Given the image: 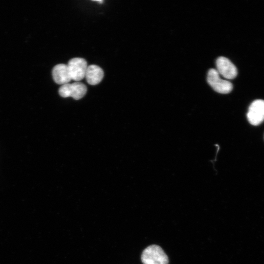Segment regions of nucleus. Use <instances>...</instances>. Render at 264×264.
<instances>
[{
  "label": "nucleus",
  "mask_w": 264,
  "mask_h": 264,
  "mask_svg": "<svg viewBox=\"0 0 264 264\" xmlns=\"http://www.w3.org/2000/svg\"><path fill=\"white\" fill-rule=\"evenodd\" d=\"M217 71L225 78L232 79L237 75L235 66L227 58L220 57L217 60Z\"/></svg>",
  "instance_id": "nucleus-6"
},
{
  "label": "nucleus",
  "mask_w": 264,
  "mask_h": 264,
  "mask_svg": "<svg viewBox=\"0 0 264 264\" xmlns=\"http://www.w3.org/2000/svg\"><path fill=\"white\" fill-rule=\"evenodd\" d=\"M207 81L216 91L220 93H228L233 88L232 84L227 80L222 79L219 72L215 69L209 70Z\"/></svg>",
  "instance_id": "nucleus-3"
},
{
  "label": "nucleus",
  "mask_w": 264,
  "mask_h": 264,
  "mask_svg": "<svg viewBox=\"0 0 264 264\" xmlns=\"http://www.w3.org/2000/svg\"><path fill=\"white\" fill-rule=\"evenodd\" d=\"M141 259L143 264H168V258L162 248L155 244L146 247L142 252Z\"/></svg>",
  "instance_id": "nucleus-1"
},
{
  "label": "nucleus",
  "mask_w": 264,
  "mask_h": 264,
  "mask_svg": "<svg viewBox=\"0 0 264 264\" xmlns=\"http://www.w3.org/2000/svg\"><path fill=\"white\" fill-rule=\"evenodd\" d=\"M247 119L253 125H258L264 120V100L258 99L250 105L247 113Z\"/></svg>",
  "instance_id": "nucleus-5"
},
{
  "label": "nucleus",
  "mask_w": 264,
  "mask_h": 264,
  "mask_svg": "<svg viewBox=\"0 0 264 264\" xmlns=\"http://www.w3.org/2000/svg\"><path fill=\"white\" fill-rule=\"evenodd\" d=\"M103 77L104 71L100 66L95 65L88 66L85 78L88 84L96 85L102 81Z\"/></svg>",
  "instance_id": "nucleus-8"
},
{
  "label": "nucleus",
  "mask_w": 264,
  "mask_h": 264,
  "mask_svg": "<svg viewBox=\"0 0 264 264\" xmlns=\"http://www.w3.org/2000/svg\"><path fill=\"white\" fill-rule=\"evenodd\" d=\"M67 65L72 80L79 82L85 78L88 66L84 59L72 58L69 61Z\"/></svg>",
  "instance_id": "nucleus-4"
},
{
  "label": "nucleus",
  "mask_w": 264,
  "mask_h": 264,
  "mask_svg": "<svg viewBox=\"0 0 264 264\" xmlns=\"http://www.w3.org/2000/svg\"><path fill=\"white\" fill-rule=\"evenodd\" d=\"M87 87L83 83L75 82L62 85L59 89L60 95L64 98L72 97L75 100H79L86 94Z\"/></svg>",
  "instance_id": "nucleus-2"
},
{
  "label": "nucleus",
  "mask_w": 264,
  "mask_h": 264,
  "mask_svg": "<svg viewBox=\"0 0 264 264\" xmlns=\"http://www.w3.org/2000/svg\"><path fill=\"white\" fill-rule=\"evenodd\" d=\"M52 77L55 83L59 85L68 83L72 79L67 65L60 64L52 70Z\"/></svg>",
  "instance_id": "nucleus-7"
}]
</instances>
